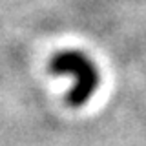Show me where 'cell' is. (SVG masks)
<instances>
[{"instance_id":"cell-1","label":"cell","mask_w":146,"mask_h":146,"mask_svg":"<svg viewBox=\"0 0 146 146\" xmlns=\"http://www.w3.org/2000/svg\"><path fill=\"white\" fill-rule=\"evenodd\" d=\"M51 71L57 75H66L73 80L68 95L71 106H82L93 95L99 86V73L93 62L80 51H62L51 60Z\"/></svg>"}]
</instances>
